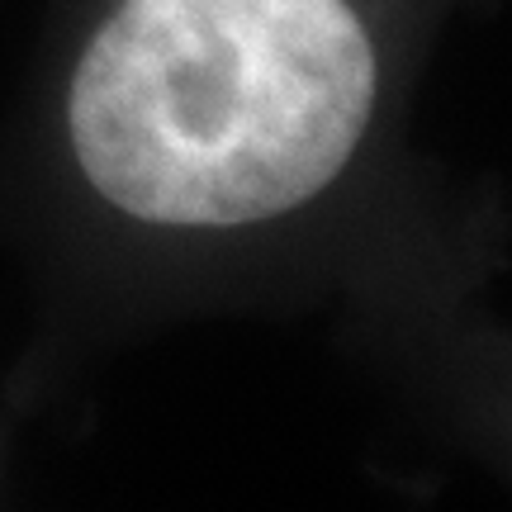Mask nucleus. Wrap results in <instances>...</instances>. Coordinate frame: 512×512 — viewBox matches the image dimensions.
<instances>
[{
	"label": "nucleus",
	"instance_id": "nucleus-1",
	"mask_svg": "<svg viewBox=\"0 0 512 512\" xmlns=\"http://www.w3.org/2000/svg\"><path fill=\"white\" fill-rule=\"evenodd\" d=\"M375 53L347 0H124L72 81V147L147 223L275 219L347 166Z\"/></svg>",
	"mask_w": 512,
	"mask_h": 512
}]
</instances>
